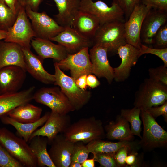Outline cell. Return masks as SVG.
Masks as SVG:
<instances>
[{
  "instance_id": "cell-1",
  "label": "cell",
  "mask_w": 167,
  "mask_h": 167,
  "mask_svg": "<svg viewBox=\"0 0 167 167\" xmlns=\"http://www.w3.org/2000/svg\"><path fill=\"white\" fill-rule=\"evenodd\" d=\"M63 134L71 142H81L85 144L105 138L102 121L94 116L82 118L71 124Z\"/></svg>"
},
{
  "instance_id": "cell-2",
  "label": "cell",
  "mask_w": 167,
  "mask_h": 167,
  "mask_svg": "<svg viewBox=\"0 0 167 167\" xmlns=\"http://www.w3.org/2000/svg\"><path fill=\"white\" fill-rule=\"evenodd\" d=\"M27 143L6 128H0V143L9 153L24 167H36V159Z\"/></svg>"
},
{
  "instance_id": "cell-3",
  "label": "cell",
  "mask_w": 167,
  "mask_h": 167,
  "mask_svg": "<svg viewBox=\"0 0 167 167\" xmlns=\"http://www.w3.org/2000/svg\"><path fill=\"white\" fill-rule=\"evenodd\" d=\"M167 86L150 78L145 79L135 94L133 105L141 110L146 111L167 101Z\"/></svg>"
},
{
  "instance_id": "cell-4",
  "label": "cell",
  "mask_w": 167,
  "mask_h": 167,
  "mask_svg": "<svg viewBox=\"0 0 167 167\" xmlns=\"http://www.w3.org/2000/svg\"><path fill=\"white\" fill-rule=\"evenodd\" d=\"M124 23L116 21L100 25L92 40L93 46H105L108 48V52L117 53L120 47L127 43Z\"/></svg>"
},
{
  "instance_id": "cell-5",
  "label": "cell",
  "mask_w": 167,
  "mask_h": 167,
  "mask_svg": "<svg viewBox=\"0 0 167 167\" xmlns=\"http://www.w3.org/2000/svg\"><path fill=\"white\" fill-rule=\"evenodd\" d=\"M55 81L74 108L75 110L81 109L89 101L91 92L83 90L76 85L75 80L65 74L59 68L57 62L54 63Z\"/></svg>"
},
{
  "instance_id": "cell-6",
  "label": "cell",
  "mask_w": 167,
  "mask_h": 167,
  "mask_svg": "<svg viewBox=\"0 0 167 167\" xmlns=\"http://www.w3.org/2000/svg\"><path fill=\"white\" fill-rule=\"evenodd\" d=\"M140 115L143 131L141 140L138 142L139 146L146 151L166 147L167 131L147 111L141 110Z\"/></svg>"
},
{
  "instance_id": "cell-7",
  "label": "cell",
  "mask_w": 167,
  "mask_h": 167,
  "mask_svg": "<svg viewBox=\"0 0 167 167\" xmlns=\"http://www.w3.org/2000/svg\"><path fill=\"white\" fill-rule=\"evenodd\" d=\"M33 99L49 107L52 111L61 114L75 110L59 87L41 88L34 92Z\"/></svg>"
},
{
  "instance_id": "cell-8",
  "label": "cell",
  "mask_w": 167,
  "mask_h": 167,
  "mask_svg": "<svg viewBox=\"0 0 167 167\" xmlns=\"http://www.w3.org/2000/svg\"><path fill=\"white\" fill-rule=\"evenodd\" d=\"M18 5L16 20L7 31L4 41L15 43L22 48L30 49L31 41L35 37V33L26 12L25 8Z\"/></svg>"
},
{
  "instance_id": "cell-9",
  "label": "cell",
  "mask_w": 167,
  "mask_h": 167,
  "mask_svg": "<svg viewBox=\"0 0 167 167\" xmlns=\"http://www.w3.org/2000/svg\"><path fill=\"white\" fill-rule=\"evenodd\" d=\"M79 10L96 16L99 20L100 25L114 21H125L123 11L113 1L111 6H109L101 0L94 2L92 0H80Z\"/></svg>"
},
{
  "instance_id": "cell-10",
  "label": "cell",
  "mask_w": 167,
  "mask_h": 167,
  "mask_svg": "<svg viewBox=\"0 0 167 167\" xmlns=\"http://www.w3.org/2000/svg\"><path fill=\"white\" fill-rule=\"evenodd\" d=\"M25 9L31 21L35 37L50 40L65 29V27L59 25L45 11L38 12L33 11L29 7H25Z\"/></svg>"
},
{
  "instance_id": "cell-11",
  "label": "cell",
  "mask_w": 167,
  "mask_h": 167,
  "mask_svg": "<svg viewBox=\"0 0 167 167\" xmlns=\"http://www.w3.org/2000/svg\"><path fill=\"white\" fill-rule=\"evenodd\" d=\"M88 47L84 48L76 53L68 54L65 58L57 62L61 70H70L71 77L75 80L80 76L92 74Z\"/></svg>"
},
{
  "instance_id": "cell-12",
  "label": "cell",
  "mask_w": 167,
  "mask_h": 167,
  "mask_svg": "<svg viewBox=\"0 0 167 167\" xmlns=\"http://www.w3.org/2000/svg\"><path fill=\"white\" fill-rule=\"evenodd\" d=\"M151 9L139 2L135 7L128 19L124 23L126 42L139 49L142 44L140 38L144 19Z\"/></svg>"
},
{
  "instance_id": "cell-13",
  "label": "cell",
  "mask_w": 167,
  "mask_h": 167,
  "mask_svg": "<svg viewBox=\"0 0 167 167\" xmlns=\"http://www.w3.org/2000/svg\"><path fill=\"white\" fill-rule=\"evenodd\" d=\"M26 71L16 66H8L0 69V95L19 92L26 78Z\"/></svg>"
},
{
  "instance_id": "cell-14",
  "label": "cell",
  "mask_w": 167,
  "mask_h": 167,
  "mask_svg": "<svg viewBox=\"0 0 167 167\" xmlns=\"http://www.w3.org/2000/svg\"><path fill=\"white\" fill-rule=\"evenodd\" d=\"M71 122L70 117L68 114H61L51 111L43 126L32 133L29 140L36 136L46 137L49 144L57 135L65 131L71 124Z\"/></svg>"
},
{
  "instance_id": "cell-15",
  "label": "cell",
  "mask_w": 167,
  "mask_h": 167,
  "mask_svg": "<svg viewBox=\"0 0 167 167\" xmlns=\"http://www.w3.org/2000/svg\"><path fill=\"white\" fill-rule=\"evenodd\" d=\"M108 48L105 46L94 45L89 50L92 64V74L99 78H105L110 84L114 78L113 68L108 59Z\"/></svg>"
},
{
  "instance_id": "cell-16",
  "label": "cell",
  "mask_w": 167,
  "mask_h": 167,
  "mask_svg": "<svg viewBox=\"0 0 167 167\" xmlns=\"http://www.w3.org/2000/svg\"><path fill=\"white\" fill-rule=\"evenodd\" d=\"M75 143L66 139L63 134L57 135L49 144V156L55 167H69Z\"/></svg>"
},
{
  "instance_id": "cell-17",
  "label": "cell",
  "mask_w": 167,
  "mask_h": 167,
  "mask_svg": "<svg viewBox=\"0 0 167 167\" xmlns=\"http://www.w3.org/2000/svg\"><path fill=\"white\" fill-rule=\"evenodd\" d=\"M167 23V11L151 8L143 21L140 38L141 43L152 45L153 38L159 28Z\"/></svg>"
},
{
  "instance_id": "cell-18",
  "label": "cell",
  "mask_w": 167,
  "mask_h": 167,
  "mask_svg": "<svg viewBox=\"0 0 167 167\" xmlns=\"http://www.w3.org/2000/svg\"><path fill=\"white\" fill-rule=\"evenodd\" d=\"M122 61L117 67L113 68L114 79L117 82L124 81L129 76L132 67L140 57L139 49L126 43L120 47L117 52Z\"/></svg>"
},
{
  "instance_id": "cell-19",
  "label": "cell",
  "mask_w": 167,
  "mask_h": 167,
  "mask_svg": "<svg viewBox=\"0 0 167 167\" xmlns=\"http://www.w3.org/2000/svg\"><path fill=\"white\" fill-rule=\"evenodd\" d=\"M50 40L56 41L64 47L68 54L77 53L81 49L92 46V41L83 36L71 27L65 29Z\"/></svg>"
},
{
  "instance_id": "cell-20",
  "label": "cell",
  "mask_w": 167,
  "mask_h": 167,
  "mask_svg": "<svg viewBox=\"0 0 167 167\" xmlns=\"http://www.w3.org/2000/svg\"><path fill=\"white\" fill-rule=\"evenodd\" d=\"M26 64V70L34 79L43 84H54V75L49 73L43 65V60L34 54L30 49L22 48Z\"/></svg>"
},
{
  "instance_id": "cell-21",
  "label": "cell",
  "mask_w": 167,
  "mask_h": 167,
  "mask_svg": "<svg viewBox=\"0 0 167 167\" xmlns=\"http://www.w3.org/2000/svg\"><path fill=\"white\" fill-rule=\"evenodd\" d=\"M11 65L19 66L26 71L22 47L15 43L0 40V69Z\"/></svg>"
},
{
  "instance_id": "cell-22",
  "label": "cell",
  "mask_w": 167,
  "mask_h": 167,
  "mask_svg": "<svg viewBox=\"0 0 167 167\" xmlns=\"http://www.w3.org/2000/svg\"><path fill=\"white\" fill-rule=\"evenodd\" d=\"M35 88L32 86L15 93L0 95V118L7 115L16 107L31 102Z\"/></svg>"
},
{
  "instance_id": "cell-23",
  "label": "cell",
  "mask_w": 167,
  "mask_h": 167,
  "mask_svg": "<svg viewBox=\"0 0 167 167\" xmlns=\"http://www.w3.org/2000/svg\"><path fill=\"white\" fill-rule=\"evenodd\" d=\"M31 45L43 60L51 58L58 62L65 58L68 54L62 46L54 44L49 39L34 37L31 41Z\"/></svg>"
},
{
  "instance_id": "cell-24",
  "label": "cell",
  "mask_w": 167,
  "mask_h": 167,
  "mask_svg": "<svg viewBox=\"0 0 167 167\" xmlns=\"http://www.w3.org/2000/svg\"><path fill=\"white\" fill-rule=\"evenodd\" d=\"M100 25L96 16L79 10L73 19L72 27L81 35L92 41Z\"/></svg>"
},
{
  "instance_id": "cell-25",
  "label": "cell",
  "mask_w": 167,
  "mask_h": 167,
  "mask_svg": "<svg viewBox=\"0 0 167 167\" xmlns=\"http://www.w3.org/2000/svg\"><path fill=\"white\" fill-rule=\"evenodd\" d=\"M105 138L109 140L133 141L134 137L131 132L129 123L124 117L118 115L104 126Z\"/></svg>"
},
{
  "instance_id": "cell-26",
  "label": "cell",
  "mask_w": 167,
  "mask_h": 167,
  "mask_svg": "<svg viewBox=\"0 0 167 167\" xmlns=\"http://www.w3.org/2000/svg\"><path fill=\"white\" fill-rule=\"evenodd\" d=\"M58 11L55 20L60 26L71 27L73 19L79 10L80 0H53Z\"/></svg>"
},
{
  "instance_id": "cell-27",
  "label": "cell",
  "mask_w": 167,
  "mask_h": 167,
  "mask_svg": "<svg viewBox=\"0 0 167 167\" xmlns=\"http://www.w3.org/2000/svg\"><path fill=\"white\" fill-rule=\"evenodd\" d=\"M50 112H47L36 121L30 123H23L17 121L8 115L0 118L2 122L6 125H10L16 130L18 135L27 142H28L32 133L40 126L45 122Z\"/></svg>"
},
{
  "instance_id": "cell-28",
  "label": "cell",
  "mask_w": 167,
  "mask_h": 167,
  "mask_svg": "<svg viewBox=\"0 0 167 167\" xmlns=\"http://www.w3.org/2000/svg\"><path fill=\"white\" fill-rule=\"evenodd\" d=\"M28 142L30 148L36 159L37 166L55 167L47 151L48 141L47 138L36 136L30 140Z\"/></svg>"
},
{
  "instance_id": "cell-29",
  "label": "cell",
  "mask_w": 167,
  "mask_h": 167,
  "mask_svg": "<svg viewBox=\"0 0 167 167\" xmlns=\"http://www.w3.org/2000/svg\"><path fill=\"white\" fill-rule=\"evenodd\" d=\"M42 112L41 108L28 103L16 107L7 115L18 122L30 123L38 120Z\"/></svg>"
},
{
  "instance_id": "cell-30",
  "label": "cell",
  "mask_w": 167,
  "mask_h": 167,
  "mask_svg": "<svg viewBox=\"0 0 167 167\" xmlns=\"http://www.w3.org/2000/svg\"><path fill=\"white\" fill-rule=\"evenodd\" d=\"M90 153L92 154L103 153H115L125 146L139 148L138 143L133 141H119L113 142L102 139L93 140L86 145Z\"/></svg>"
},
{
  "instance_id": "cell-31",
  "label": "cell",
  "mask_w": 167,
  "mask_h": 167,
  "mask_svg": "<svg viewBox=\"0 0 167 167\" xmlns=\"http://www.w3.org/2000/svg\"><path fill=\"white\" fill-rule=\"evenodd\" d=\"M141 110L134 107L131 109H122L120 115L126 119L130 124V130L132 134L142 137V121L140 119Z\"/></svg>"
},
{
  "instance_id": "cell-32",
  "label": "cell",
  "mask_w": 167,
  "mask_h": 167,
  "mask_svg": "<svg viewBox=\"0 0 167 167\" xmlns=\"http://www.w3.org/2000/svg\"><path fill=\"white\" fill-rule=\"evenodd\" d=\"M18 14L15 13L4 1L0 0V30L7 31L15 22Z\"/></svg>"
},
{
  "instance_id": "cell-33",
  "label": "cell",
  "mask_w": 167,
  "mask_h": 167,
  "mask_svg": "<svg viewBox=\"0 0 167 167\" xmlns=\"http://www.w3.org/2000/svg\"><path fill=\"white\" fill-rule=\"evenodd\" d=\"M90 152L85 144L81 142L75 143L71 158V162L82 164L88 159Z\"/></svg>"
},
{
  "instance_id": "cell-34",
  "label": "cell",
  "mask_w": 167,
  "mask_h": 167,
  "mask_svg": "<svg viewBox=\"0 0 167 167\" xmlns=\"http://www.w3.org/2000/svg\"><path fill=\"white\" fill-rule=\"evenodd\" d=\"M149 78L167 86V67L164 65L148 69Z\"/></svg>"
},
{
  "instance_id": "cell-35",
  "label": "cell",
  "mask_w": 167,
  "mask_h": 167,
  "mask_svg": "<svg viewBox=\"0 0 167 167\" xmlns=\"http://www.w3.org/2000/svg\"><path fill=\"white\" fill-rule=\"evenodd\" d=\"M0 143V167H23Z\"/></svg>"
},
{
  "instance_id": "cell-36",
  "label": "cell",
  "mask_w": 167,
  "mask_h": 167,
  "mask_svg": "<svg viewBox=\"0 0 167 167\" xmlns=\"http://www.w3.org/2000/svg\"><path fill=\"white\" fill-rule=\"evenodd\" d=\"M115 153L93 154V158L99 163L100 167H118L114 157Z\"/></svg>"
},
{
  "instance_id": "cell-37",
  "label": "cell",
  "mask_w": 167,
  "mask_h": 167,
  "mask_svg": "<svg viewBox=\"0 0 167 167\" xmlns=\"http://www.w3.org/2000/svg\"><path fill=\"white\" fill-rule=\"evenodd\" d=\"M140 57L144 54H150L158 57L164 62V65L167 67V48L163 49L152 48L142 44L139 49Z\"/></svg>"
},
{
  "instance_id": "cell-38",
  "label": "cell",
  "mask_w": 167,
  "mask_h": 167,
  "mask_svg": "<svg viewBox=\"0 0 167 167\" xmlns=\"http://www.w3.org/2000/svg\"><path fill=\"white\" fill-rule=\"evenodd\" d=\"M152 45L155 48H167V23L162 25L157 31L153 38Z\"/></svg>"
},
{
  "instance_id": "cell-39",
  "label": "cell",
  "mask_w": 167,
  "mask_h": 167,
  "mask_svg": "<svg viewBox=\"0 0 167 167\" xmlns=\"http://www.w3.org/2000/svg\"><path fill=\"white\" fill-rule=\"evenodd\" d=\"M139 148L125 146L119 149L114 154L115 161L118 167H126L125 160L130 152L133 150H137Z\"/></svg>"
},
{
  "instance_id": "cell-40",
  "label": "cell",
  "mask_w": 167,
  "mask_h": 167,
  "mask_svg": "<svg viewBox=\"0 0 167 167\" xmlns=\"http://www.w3.org/2000/svg\"><path fill=\"white\" fill-rule=\"evenodd\" d=\"M116 2L123 11L126 20L135 6L140 2V0H113Z\"/></svg>"
},
{
  "instance_id": "cell-41",
  "label": "cell",
  "mask_w": 167,
  "mask_h": 167,
  "mask_svg": "<svg viewBox=\"0 0 167 167\" xmlns=\"http://www.w3.org/2000/svg\"><path fill=\"white\" fill-rule=\"evenodd\" d=\"M155 119L162 115L165 121L167 122V101L163 104L157 106L152 107L147 110Z\"/></svg>"
},
{
  "instance_id": "cell-42",
  "label": "cell",
  "mask_w": 167,
  "mask_h": 167,
  "mask_svg": "<svg viewBox=\"0 0 167 167\" xmlns=\"http://www.w3.org/2000/svg\"><path fill=\"white\" fill-rule=\"evenodd\" d=\"M137 150H133L130 152L126 157V167H138L141 165V156L139 154Z\"/></svg>"
},
{
  "instance_id": "cell-43",
  "label": "cell",
  "mask_w": 167,
  "mask_h": 167,
  "mask_svg": "<svg viewBox=\"0 0 167 167\" xmlns=\"http://www.w3.org/2000/svg\"><path fill=\"white\" fill-rule=\"evenodd\" d=\"M140 2L151 8L167 11V0H140Z\"/></svg>"
},
{
  "instance_id": "cell-44",
  "label": "cell",
  "mask_w": 167,
  "mask_h": 167,
  "mask_svg": "<svg viewBox=\"0 0 167 167\" xmlns=\"http://www.w3.org/2000/svg\"><path fill=\"white\" fill-rule=\"evenodd\" d=\"M18 5L25 8L29 7L34 11H37L42 0H16Z\"/></svg>"
},
{
  "instance_id": "cell-45",
  "label": "cell",
  "mask_w": 167,
  "mask_h": 167,
  "mask_svg": "<svg viewBox=\"0 0 167 167\" xmlns=\"http://www.w3.org/2000/svg\"><path fill=\"white\" fill-rule=\"evenodd\" d=\"M86 84L87 86L93 88L98 86L100 84V82L95 75L90 74L86 77Z\"/></svg>"
},
{
  "instance_id": "cell-46",
  "label": "cell",
  "mask_w": 167,
  "mask_h": 167,
  "mask_svg": "<svg viewBox=\"0 0 167 167\" xmlns=\"http://www.w3.org/2000/svg\"><path fill=\"white\" fill-rule=\"evenodd\" d=\"M87 75H83L75 80V82L77 86L83 90H86L87 88L86 84Z\"/></svg>"
},
{
  "instance_id": "cell-47",
  "label": "cell",
  "mask_w": 167,
  "mask_h": 167,
  "mask_svg": "<svg viewBox=\"0 0 167 167\" xmlns=\"http://www.w3.org/2000/svg\"><path fill=\"white\" fill-rule=\"evenodd\" d=\"M6 5L15 13L18 11L19 7L16 0H3Z\"/></svg>"
},
{
  "instance_id": "cell-48",
  "label": "cell",
  "mask_w": 167,
  "mask_h": 167,
  "mask_svg": "<svg viewBox=\"0 0 167 167\" xmlns=\"http://www.w3.org/2000/svg\"><path fill=\"white\" fill-rule=\"evenodd\" d=\"M95 161L93 158L86 160L82 164V167H94Z\"/></svg>"
},
{
  "instance_id": "cell-49",
  "label": "cell",
  "mask_w": 167,
  "mask_h": 167,
  "mask_svg": "<svg viewBox=\"0 0 167 167\" xmlns=\"http://www.w3.org/2000/svg\"><path fill=\"white\" fill-rule=\"evenodd\" d=\"M7 31L0 30V40L4 39L6 37Z\"/></svg>"
},
{
  "instance_id": "cell-50",
  "label": "cell",
  "mask_w": 167,
  "mask_h": 167,
  "mask_svg": "<svg viewBox=\"0 0 167 167\" xmlns=\"http://www.w3.org/2000/svg\"><path fill=\"white\" fill-rule=\"evenodd\" d=\"M69 167H82V164L75 161H71Z\"/></svg>"
}]
</instances>
